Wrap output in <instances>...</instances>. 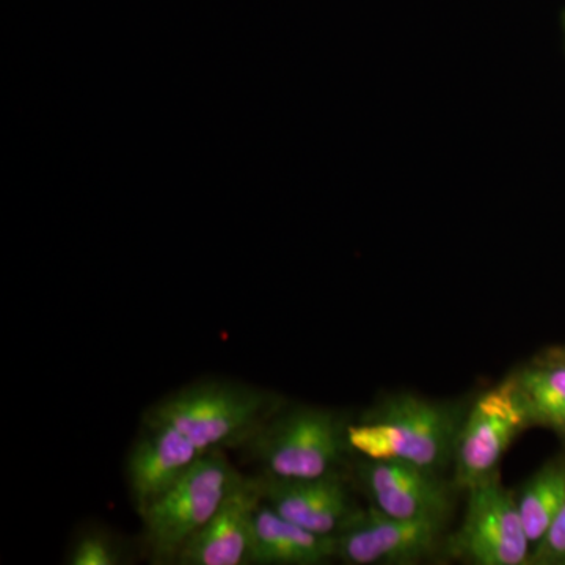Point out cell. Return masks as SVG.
Returning <instances> with one entry per match:
<instances>
[{
	"mask_svg": "<svg viewBox=\"0 0 565 565\" xmlns=\"http://www.w3.org/2000/svg\"><path fill=\"white\" fill-rule=\"evenodd\" d=\"M262 503L256 478H244L210 522L185 542L174 564H252L253 520Z\"/></svg>",
	"mask_w": 565,
	"mask_h": 565,
	"instance_id": "obj_11",
	"label": "cell"
},
{
	"mask_svg": "<svg viewBox=\"0 0 565 565\" xmlns=\"http://www.w3.org/2000/svg\"><path fill=\"white\" fill-rule=\"evenodd\" d=\"M264 503L296 525L337 537L359 512L338 471L307 479L256 478Z\"/></svg>",
	"mask_w": 565,
	"mask_h": 565,
	"instance_id": "obj_9",
	"label": "cell"
},
{
	"mask_svg": "<svg viewBox=\"0 0 565 565\" xmlns=\"http://www.w3.org/2000/svg\"><path fill=\"white\" fill-rule=\"evenodd\" d=\"M565 434V433H564Z\"/></svg>",
	"mask_w": 565,
	"mask_h": 565,
	"instance_id": "obj_19",
	"label": "cell"
},
{
	"mask_svg": "<svg viewBox=\"0 0 565 565\" xmlns=\"http://www.w3.org/2000/svg\"><path fill=\"white\" fill-rule=\"evenodd\" d=\"M203 455L206 452L170 424L145 418L143 430L134 441L126 465L137 512L143 514Z\"/></svg>",
	"mask_w": 565,
	"mask_h": 565,
	"instance_id": "obj_10",
	"label": "cell"
},
{
	"mask_svg": "<svg viewBox=\"0 0 565 565\" xmlns=\"http://www.w3.org/2000/svg\"><path fill=\"white\" fill-rule=\"evenodd\" d=\"M531 422L565 433V363L544 359L512 375Z\"/></svg>",
	"mask_w": 565,
	"mask_h": 565,
	"instance_id": "obj_13",
	"label": "cell"
},
{
	"mask_svg": "<svg viewBox=\"0 0 565 565\" xmlns=\"http://www.w3.org/2000/svg\"><path fill=\"white\" fill-rule=\"evenodd\" d=\"M445 522L386 515L371 505L334 537L337 559L349 565L414 564L437 548Z\"/></svg>",
	"mask_w": 565,
	"mask_h": 565,
	"instance_id": "obj_7",
	"label": "cell"
},
{
	"mask_svg": "<svg viewBox=\"0 0 565 565\" xmlns=\"http://www.w3.org/2000/svg\"><path fill=\"white\" fill-rule=\"evenodd\" d=\"M332 559H337L334 537L296 525L264 501L258 505L253 520L252 564L321 565Z\"/></svg>",
	"mask_w": 565,
	"mask_h": 565,
	"instance_id": "obj_12",
	"label": "cell"
},
{
	"mask_svg": "<svg viewBox=\"0 0 565 565\" xmlns=\"http://www.w3.org/2000/svg\"><path fill=\"white\" fill-rule=\"evenodd\" d=\"M533 426L514 377L482 393L465 414L455 452V482L470 489L498 476L516 437Z\"/></svg>",
	"mask_w": 565,
	"mask_h": 565,
	"instance_id": "obj_5",
	"label": "cell"
},
{
	"mask_svg": "<svg viewBox=\"0 0 565 565\" xmlns=\"http://www.w3.org/2000/svg\"><path fill=\"white\" fill-rule=\"evenodd\" d=\"M463 523L452 535V555L475 565H522L531 559V541L516 498L498 476L467 489Z\"/></svg>",
	"mask_w": 565,
	"mask_h": 565,
	"instance_id": "obj_6",
	"label": "cell"
},
{
	"mask_svg": "<svg viewBox=\"0 0 565 565\" xmlns=\"http://www.w3.org/2000/svg\"><path fill=\"white\" fill-rule=\"evenodd\" d=\"M563 28H564V33H565V11L563 13Z\"/></svg>",
	"mask_w": 565,
	"mask_h": 565,
	"instance_id": "obj_18",
	"label": "cell"
},
{
	"mask_svg": "<svg viewBox=\"0 0 565 565\" xmlns=\"http://www.w3.org/2000/svg\"><path fill=\"white\" fill-rule=\"evenodd\" d=\"M360 482L373 505L386 515L446 522L451 492L435 471L403 460H371L360 465Z\"/></svg>",
	"mask_w": 565,
	"mask_h": 565,
	"instance_id": "obj_8",
	"label": "cell"
},
{
	"mask_svg": "<svg viewBox=\"0 0 565 565\" xmlns=\"http://www.w3.org/2000/svg\"><path fill=\"white\" fill-rule=\"evenodd\" d=\"M531 544L537 545L565 503V460L546 463L516 498Z\"/></svg>",
	"mask_w": 565,
	"mask_h": 565,
	"instance_id": "obj_14",
	"label": "cell"
},
{
	"mask_svg": "<svg viewBox=\"0 0 565 565\" xmlns=\"http://www.w3.org/2000/svg\"><path fill=\"white\" fill-rule=\"evenodd\" d=\"M262 475L318 478L337 471L348 444V424L337 412L311 405L280 408L248 441Z\"/></svg>",
	"mask_w": 565,
	"mask_h": 565,
	"instance_id": "obj_3",
	"label": "cell"
},
{
	"mask_svg": "<svg viewBox=\"0 0 565 565\" xmlns=\"http://www.w3.org/2000/svg\"><path fill=\"white\" fill-rule=\"evenodd\" d=\"M243 481L244 476L222 449L200 457L177 484L140 515L152 559L174 564L185 542L210 522Z\"/></svg>",
	"mask_w": 565,
	"mask_h": 565,
	"instance_id": "obj_4",
	"label": "cell"
},
{
	"mask_svg": "<svg viewBox=\"0 0 565 565\" xmlns=\"http://www.w3.org/2000/svg\"><path fill=\"white\" fill-rule=\"evenodd\" d=\"M546 356H550V359L559 360V362L565 363V345L564 348L550 349V351L546 352Z\"/></svg>",
	"mask_w": 565,
	"mask_h": 565,
	"instance_id": "obj_17",
	"label": "cell"
},
{
	"mask_svg": "<svg viewBox=\"0 0 565 565\" xmlns=\"http://www.w3.org/2000/svg\"><path fill=\"white\" fill-rule=\"evenodd\" d=\"M280 411L277 396L234 381H203L170 393L147 418L170 424L204 452L245 446Z\"/></svg>",
	"mask_w": 565,
	"mask_h": 565,
	"instance_id": "obj_2",
	"label": "cell"
},
{
	"mask_svg": "<svg viewBox=\"0 0 565 565\" xmlns=\"http://www.w3.org/2000/svg\"><path fill=\"white\" fill-rule=\"evenodd\" d=\"M66 563L71 565H121L126 563L121 545L110 534L92 530L77 535Z\"/></svg>",
	"mask_w": 565,
	"mask_h": 565,
	"instance_id": "obj_15",
	"label": "cell"
},
{
	"mask_svg": "<svg viewBox=\"0 0 565 565\" xmlns=\"http://www.w3.org/2000/svg\"><path fill=\"white\" fill-rule=\"evenodd\" d=\"M531 559L541 564H565V503L545 537L535 545Z\"/></svg>",
	"mask_w": 565,
	"mask_h": 565,
	"instance_id": "obj_16",
	"label": "cell"
},
{
	"mask_svg": "<svg viewBox=\"0 0 565 565\" xmlns=\"http://www.w3.org/2000/svg\"><path fill=\"white\" fill-rule=\"evenodd\" d=\"M465 414L462 405L393 394L348 424L349 448L364 459L403 460L440 473L455 462Z\"/></svg>",
	"mask_w": 565,
	"mask_h": 565,
	"instance_id": "obj_1",
	"label": "cell"
}]
</instances>
